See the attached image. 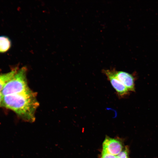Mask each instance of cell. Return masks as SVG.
<instances>
[{
  "instance_id": "obj_1",
  "label": "cell",
  "mask_w": 158,
  "mask_h": 158,
  "mask_svg": "<svg viewBox=\"0 0 158 158\" xmlns=\"http://www.w3.org/2000/svg\"><path fill=\"white\" fill-rule=\"evenodd\" d=\"M39 103L36 94L31 90L23 93L3 96L1 105L12 110L24 121L32 122Z\"/></svg>"
},
{
  "instance_id": "obj_2",
  "label": "cell",
  "mask_w": 158,
  "mask_h": 158,
  "mask_svg": "<svg viewBox=\"0 0 158 158\" xmlns=\"http://www.w3.org/2000/svg\"><path fill=\"white\" fill-rule=\"evenodd\" d=\"M25 67L18 69L1 91L3 95L23 93L30 90L28 85Z\"/></svg>"
},
{
  "instance_id": "obj_3",
  "label": "cell",
  "mask_w": 158,
  "mask_h": 158,
  "mask_svg": "<svg viewBox=\"0 0 158 158\" xmlns=\"http://www.w3.org/2000/svg\"><path fill=\"white\" fill-rule=\"evenodd\" d=\"M102 71L107 77L119 97H123L128 95L129 91L116 77L115 70L104 69Z\"/></svg>"
},
{
  "instance_id": "obj_4",
  "label": "cell",
  "mask_w": 158,
  "mask_h": 158,
  "mask_svg": "<svg viewBox=\"0 0 158 158\" xmlns=\"http://www.w3.org/2000/svg\"><path fill=\"white\" fill-rule=\"evenodd\" d=\"M123 146L120 141L114 138L107 137L103 143L102 151L109 154L116 155L122 151Z\"/></svg>"
},
{
  "instance_id": "obj_5",
  "label": "cell",
  "mask_w": 158,
  "mask_h": 158,
  "mask_svg": "<svg viewBox=\"0 0 158 158\" xmlns=\"http://www.w3.org/2000/svg\"><path fill=\"white\" fill-rule=\"evenodd\" d=\"M115 74L128 91H135L134 78L131 74L125 71H116Z\"/></svg>"
},
{
  "instance_id": "obj_6",
  "label": "cell",
  "mask_w": 158,
  "mask_h": 158,
  "mask_svg": "<svg viewBox=\"0 0 158 158\" xmlns=\"http://www.w3.org/2000/svg\"><path fill=\"white\" fill-rule=\"evenodd\" d=\"M18 70V68L16 67L7 73L0 75V92L2 91L5 85L13 78Z\"/></svg>"
},
{
  "instance_id": "obj_7",
  "label": "cell",
  "mask_w": 158,
  "mask_h": 158,
  "mask_svg": "<svg viewBox=\"0 0 158 158\" xmlns=\"http://www.w3.org/2000/svg\"><path fill=\"white\" fill-rule=\"evenodd\" d=\"M12 45L11 39L6 35L0 36V53H4L9 50Z\"/></svg>"
},
{
  "instance_id": "obj_8",
  "label": "cell",
  "mask_w": 158,
  "mask_h": 158,
  "mask_svg": "<svg viewBox=\"0 0 158 158\" xmlns=\"http://www.w3.org/2000/svg\"><path fill=\"white\" fill-rule=\"evenodd\" d=\"M128 149L126 147L124 150H122L116 156L117 158H129L128 156Z\"/></svg>"
},
{
  "instance_id": "obj_9",
  "label": "cell",
  "mask_w": 158,
  "mask_h": 158,
  "mask_svg": "<svg viewBox=\"0 0 158 158\" xmlns=\"http://www.w3.org/2000/svg\"><path fill=\"white\" fill-rule=\"evenodd\" d=\"M101 158H117L116 156L113 155L102 151Z\"/></svg>"
},
{
  "instance_id": "obj_10",
  "label": "cell",
  "mask_w": 158,
  "mask_h": 158,
  "mask_svg": "<svg viewBox=\"0 0 158 158\" xmlns=\"http://www.w3.org/2000/svg\"><path fill=\"white\" fill-rule=\"evenodd\" d=\"M3 96V95L1 92H0V106L1 105Z\"/></svg>"
}]
</instances>
